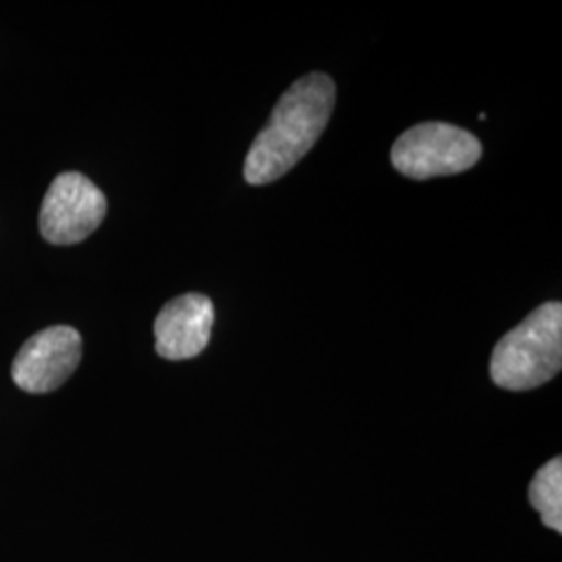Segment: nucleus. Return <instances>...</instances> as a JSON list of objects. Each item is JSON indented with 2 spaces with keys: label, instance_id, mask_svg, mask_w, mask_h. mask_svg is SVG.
<instances>
[{
  "label": "nucleus",
  "instance_id": "nucleus-1",
  "mask_svg": "<svg viewBox=\"0 0 562 562\" xmlns=\"http://www.w3.org/2000/svg\"><path fill=\"white\" fill-rule=\"evenodd\" d=\"M334 104L336 86L329 76L308 74L294 81L252 142L244 162V180L262 186L285 176L322 138Z\"/></svg>",
  "mask_w": 562,
  "mask_h": 562
},
{
  "label": "nucleus",
  "instance_id": "nucleus-2",
  "mask_svg": "<svg viewBox=\"0 0 562 562\" xmlns=\"http://www.w3.org/2000/svg\"><path fill=\"white\" fill-rule=\"evenodd\" d=\"M562 367V304L546 302L496 344L492 382L525 392L550 382Z\"/></svg>",
  "mask_w": 562,
  "mask_h": 562
},
{
  "label": "nucleus",
  "instance_id": "nucleus-3",
  "mask_svg": "<svg viewBox=\"0 0 562 562\" xmlns=\"http://www.w3.org/2000/svg\"><path fill=\"white\" fill-rule=\"evenodd\" d=\"M482 159V142L442 121L406 130L392 146V165L411 180H431L471 169Z\"/></svg>",
  "mask_w": 562,
  "mask_h": 562
},
{
  "label": "nucleus",
  "instance_id": "nucleus-4",
  "mask_svg": "<svg viewBox=\"0 0 562 562\" xmlns=\"http://www.w3.org/2000/svg\"><path fill=\"white\" fill-rule=\"evenodd\" d=\"M104 215L106 199L94 181L76 171L60 173L42 202V236L57 246L78 244L99 229Z\"/></svg>",
  "mask_w": 562,
  "mask_h": 562
},
{
  "label": "nucleus",
  "instance_id": "nucleus-5",
  "mask_svg": "<svg viewBox=\"0 0 562 562\" xmlns=\"http://www.w3.org/2000/svg\"><path fill=\"white\" fill-rule=\"evenodd\" d=\"M80 361V331L55 325L23 344L13 361V382L27 394H48L74 375Z\"/></svg>",
  "mask_w": 562,
  "mask_h": 562
},
{
  "label": "nucleus",
  "instance_id": "nucleus-6",
  "mask_svg": "<svg viewBox=\"0 0 562 562\" xmlns=\"http://www.w3.org/2000/svg\"><path fill=\"white\" fill-rule=\"evenodd\" d=\"M215 306L204 294H183L162 306L155 322V346L167 361H188L209 346Z\"/></svg>",
  "mask_w": 562,
  "mask_h": 562
},
{
  "label": "nucleus",
  "instance_id": "nucleus-7",
  "mask_svg": "<svg viewBox=\"0 0 562 562\" xmlns=\"http://www.w3.org/2000/svg\"><path fill=\"white\" fill-rule=\"evenodd\" d=\"M529 503L540 513L542 522L562 533V459L554 457L533 475L529 485Z\"/></svg>",
  "mask_w": 562,
  "mask_h": 562
}]
</instances>
